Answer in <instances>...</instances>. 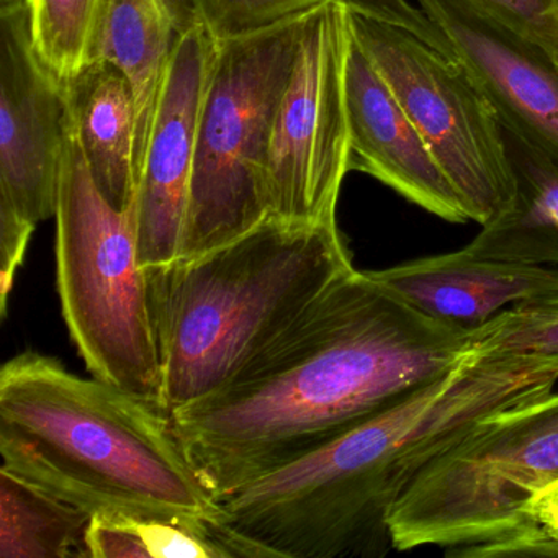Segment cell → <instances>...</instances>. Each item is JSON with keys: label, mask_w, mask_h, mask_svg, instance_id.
<instances>
[{"label": "cell", "mask_w": 558, "mask_h": 558, "mask_svg": "<svg viewBox=\"0 0 558 558\" xmlns=\"http://www.w3.org/2000/svg\"><path fill=\"white\" fill-rule=\"evenodd\" d=\"M351 41V11L339 0H325L303 15L295 64L270 136L267 202L274 220H336L351 171L345 99Z\"/></svg>", "instance_id": "9"}, {"label": "cell", "mask_w": 558, "mask_h": 558, "mask_svg": "<svg viewBox=\"0 0 558 558\" xmlns=\"http://www.w3.org/2000/svg\"><path fill=\"white\" fill-rule=\"evenodd\" d=\"M558 480V391L482 417L426 463L388 515L393 550L483 555L521 531L529 502Z\"/></svg>", "instance_id": "6"}, {"label": "cell", "mask_w": 558, "mask_h": 558, "mask_svg": "<svg viewBox=\"0 0 558 558\" xmlns=\"http://www.w3.org/2000/svg\"><path fill=\"white\" fill-rule=\"evenodd\" d=\"M68 126L66 83L38 54L31 2L0 5V228L34 234L54 217Z\"/></svg>", "instance_id": "10"}, {"label": "cell", "mask_w": 558, "mask_h": 558, "mask_svg": "<svg viewBox=\"0 0 558 558\" xmlns=\"http://www.w3.org/2000/svg\"><path fill=\"white\" fill-rule=\"evenodd\" d=\"M86 548L89 558H256L221 519L174 512L94 514Z\"/></svg>", "instance_id": "18"}, {"label": "cell", "mask_w": 558, "mask_h": 558, "mask_svg": "<svg viewBox=\"0 0 558 558\" xmlns=\"http://www.w3.org/2000/svg\"><path fill=\"white\" fill-rule=\"evenodd\" d=\"M555 385L535 362L470 345L436 380L218 499L221 522L256 558L385 557L388 515L417 472L482 417Z\"/></svg>", "instance_id": "2"}, {"label": "cell", "mask_w": 558, "mask_h": 558, "mask_svg": "<svg viewBox=\"0 0 558 558\" xmlns=\"http://www.w3.org/2000/svg\"><path fill=\"white\" fill-rule=\"evenodd\" d=\"M351 31L480 227L514 202L505 129L456 58L387 22L351 12Z\"/></svg>", "instance_id": "8"}, {"label": "cell", "mask_w": 558, "mask_h": 558, "mask_svg": "<svg viewBox=\"0 0 558 558\" xmlns=\"http://www.w3.org/2000/svg\"><path fill=\"white\" fill-rule=\"evenodd\" d=\"M93 515L0 469V557H87Z\"/></svg>", "instance_id": "19"}, {"label": "cell", "mask_w": 558, "mask_h": 558, "mask_svg": "<svg viewBox=\"0 0 558 558\" xmlns=\"http://www.w3.org/2000/svg\"><path fill=\"white\" fill-rule=\"evenodd\" d=\"M303 15L218 41L178 260L217 250L269 220L270 136L295 64Z\"/></svg>", "instance_id": "7"}, {"label": "cell", "mask_w": 558, "mask_h": 558, "mask_svg": "<svg viewBox=\"0 0 558 558\" xmlns=\"http://www.w3.org/2000/svg\"><path fill=\"white\" fill-rule=\"evenodd\" d=\"M514 171V202L463 250L518 263L558 264V165L505 130Z\"/></svg>", "instance_id": "17"}, {"label": "cell", "mask_w": 558, "mask_h": 558, "mask_svg": "<svg viewBox=\"0 0 558 558\" xmlns=\"http://www.w3.org/2000/svg\"><path fill=\"white\" fill-rule=\"evenodd\" d=\"M218 41L204 24L175 48L136 194L140 260L169 266L181 254L197 153L198 123Z\"/></svg>", "instance_id": "11"}, {"label": "cell", "mask_w": 558, "mask_h": 558, "mask_svg": "<svg viewBox=\"0 0 558 558\" xmlns=\"http://www.w3.org/2000/svg\"><path fill=\"white\" fill-rule=\"evenodd\" d=\"M345 99L351 171L377 179L411 204L450 223L470 221L459 192L354 35L345 68Z\"/></svg>", "instance_id": "13"}, {"label": "cell", "mask_w": 558, "mask_h": 558, "mask_svg": "<svg viewBox=\"0 0 558 558\" xmlns=\"http://www.w3.org/2000/svg\"><path fill=\"white\" fill-rule=\"evenodd\" d=\"M452 45L506 132L558 165V66L472 0H414Z\"/></svg>", "instance_id": "12"}, {"label": "cell", "mask_w": 558, "mask_h": 558, "mask_svg": "<svg viewBox=\"0 0 558 558\" xmlns=\"http://www.w3.org/2000/svg\"><path fill=\"white\" fill-rule=\"evenodd\" d=\"M349 11L365 17L377 19L397 25L416 35L429 47L436 48L446 57L453 58L452 45L442 31L410 0H339Z\"/></svg>", "instance_id": "25"}, {"label": "cell", "mask_w": 558, "mask_h": 558, "mask_svg": "<svg viewBox=\"0 0 558 558\" xmlns=\"http://www.w3.org/2000/svg\"><path fill=\"white\" fill-rule=\"evenodd\" d=\"M107 8L109 0H31L35 47L64 83L99 60Z\"/></svg>", "instance_id": "20"}, {"label": "cell", "mask_w": 558, "mask_h": 558, "mask_svg": "<svg viewBox=\"0 0 558 558\" xmlns=\"http://www.w3.org/2000/svg\"><path fill=\"white\" fill-rule=\"evenodd\" d=\"M22 2H31V0H0V5L22 4Z\"/></svg>", "instance_id": "26"}, {"label": "cell", "mask_w": 558, "mask_h": 558, "mask_svg": "<svg viewBox=\"0 0 558 558\" xmlns=\"http://www.w3.org/2000/svg\"><path fill=\"white\" fill-rule=\"evenodd\" d=\"M492 557H558V480L529 502L521 531L483 555Z\"/></svg>", "instance_id": "24"}, {"label": "cell", "mask_w": 558, "mask_h": 558, "mask_svg": "<svg viewBox=\"0 0 558 558\" xmlns=\"http://www.w3.org/2000/svg\"><path fill=\"white\" fill-rule=\"evenodd\" d=\"M71 123L90 174L117 210L136 205L135 93L116 64L96 60L66 81Z\"/></svg>", "instance_id": "16"}, {"label": "cell", "mask_w": 558, "mask_h": 558, "mask_svg": "<svg viewBox=\"0 0 558 558\" xmlns=\"http://www.w3.org/2000/svg\"><path fill=\"white\" fill-rule=\"evenodd\" d=\"M354 269L336 220L274 218L194 259L145 269L162 408L172 414L223 388Z\"/></svg>", "instance_id": "4"}, {"label": "cell", "mask_w": 558, "mask_h": 558, "mask_svg": "<svg viewBox=\"0 0 558 558\" xmlns=\"http://www.w3.org/2000/svg\"><path fill=\"white\" fill-rule=\"evenodd\" d=\"M57 279L64 323L93 377L162 407V367L140 260L136 205L94 182L73 123L58 182Z\"/></svg>", "instance_id": "5"}, {"label": "cell", "mask_w": 558, "mask_h": 558, "mask_svg": "<svg viewBox=\"0 0 558 558\" xmlns=\"http://www.w3.org/2000/svg\"><path fill=\"white\" fill-rule=\"evenodd\" d=\"M2 469L94 514L221 519L161 404L27 351L0 371Z\"/></svg>", "instance_id": "3"}, {"label": "cell", "mask_w": 558, "mask_h": 558, "mask_svg": "<svg viewBox=\"0 0 558 558\" xmlns=\"http://www.w3.org/2000/svg\"><path fill=\"white\" fill-rule=\"evenodd\" d=\"M473 336L354 269L223 388L172 421L218 501L436 380Z\"/></svg>", "instance_id": "1"}, {"label": "cell", "mask_w": 558, "mask_h": 558, "mask_svg": "<svg viewBox=\"0 0 558 558\" xmlns=\"http://www.w3.org/2000/svg\"><path fill=\"white\" fill-rule=\"evenodd\" d=\"M423 315L476 329L518 303L558 293V270L459 250L368 270Z\"/></svg>", "instance_id": "14"}, {"label": "cell", "mask_w": 558, "mask_h": 558, "mask_svg": "<svg viewBox=\"0 0 558 558\" xmlns=\"http://www.w3.org/2000/svg\"><path fill=\"white\" fill-rule=\"evenodd\" d=\"M202 24L217 41L254 34L306 14L325 0H192Z\"/></svg>", "instance_id": "22"}, {"label": "cell", "mask_w": 558, "mask_h": 558, "mask_svg": "<svg viewBox=\"0 0 558 558\" xmlns=\"http://www.w3.org/2000/svg\"><path fill=\"white\" fill-rule=\"evenodd\" d=\"M502 27L544 51L558 66V0H472Z\"/></svg>", "instance_id": "23"}, {"label": "cell", "mask_w": 558, "mask_h": 558, "mask_svg": "<svg viewBox=\"0 0 558 558\" xmlns=\"http://www.w3.org/2000/svg\"><path fill=\"white\" fill-rule=\"evenodd\" d=\"M483 352L535 357L558 367V293L518 303L475 329Z\"/></svg>", "instance_id": "21"}, {"label": "cell", "mask_w": 558, "mask_h": 558, "mask_svg": "<svg viewBox=\"0 0 558 558\" xmlns=\"http://www.w3.org/2000/svg\"><path fill=\"white\" fill-rule=\"evenodd\" d=\"M198 25L192 0H109L99 60L123 71L135 93L136 194L175 48Z\"/></svg>", "instance_id": "15"}]
</instances>
